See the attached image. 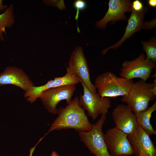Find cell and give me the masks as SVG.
Wrapping results in <instances>:
<instances>
[{
	"label": "cell",
	"mask_w": 156,
	"mask_h": 156,
	"mask_svg": "<svg viewBox=\"0 0 156 156\" xmlns=\"http://www.w3.org/2000/svg\"><path fill=\"white\" fill-rule=\"evenodd\" d=\"M58 116L46 135L53 130L73 129L79 132L90 131L92 124L89 122L85 111L76 96L64 107L58 109Z\"/></svg>",
	"instance_id": "1"
},
{
	"label": "cell",
	"mask_w": 156,
	"mask_h": 156,
	"mask_svg": "<svg viewBox=\"0 0 156 156\" xmlns=\"http://www.w3.org/2000/svg\"><path fill=\"white\" fill-rule=\"evenodd\" d=\"M134 81L117 77L110 71H107L96 78L94 85L98 93L102 97H116L128 94Z\"/></svg>",
	"instance_id": "2"
},
{
	"label": "cell",
	"mask_w": 156,
	"mask_h": 156,
	"mask_svg": "<svg viewBox=\"0 0 156 156\" xmlns=\"http://www.w3.org/2000/svg\"><path fill=\"white\" fill-rule=\"evenodd\" d=\"M155 84V79L153 83L141 79L134 82L128 94L122 96L121 100L126 103L135 114L144 111L156 97V93L153 90Z\"/></svg>",
	"instance_id": "3"
},
{
	"label": "cell",
	"mask_w": 156,
	"mask_h": 156,
	"mask_svg": "<svg viewBox=\"0 0 156 156\" xmlns=\"http://www.w3.org/2000/svg\"><path fill=\"white\" fill-rule=\"evenodd\" d=\"M106 115H101L97 122L92 124L90 131L79 133L81 141L84 144L90 153L96 156H112L107 148L102 131L103 126L106 119Z\"/></svg>",
	"instance_id": "4"
},
{
	"label": "cell",
	"mask_w": 156,
	"mask_h": 156,
	"mask_svg": "<svg viewBox=\"0 0 156 156\" xmlns=\"http://www.w3.org/2000/svg\"><path fill=\"white\" fill-rule=\"evenodd\" d=\"M156 67L155 64L146 59L142 53L134 60L123 62L119 74L120 77L127 79L138 78L146 81Z\"/></svg>",
	"instance_id": "5"
},
{
	"label": "cell",
	"mask_w": 156,
	"mask_h": 156,
	"mask_svg": "<svg viewBox=\"0 0 156 156\" xmlns=\"http://www.w3.org/2000/svg\"><path fill=\"white\" fill-rule=\"evenodd\" d=\"M80 82L83 87V93L80 95L79 103L88 115L95 120L100 115L106 114L111 106L109 98L102 97L97 92L92 93L83 83Z\"/></svg>",
	"instance_id": "6"
},
{
	"label": "cell",
	"mask_w": 156,
	"mask_h": 156,
	"mask_svg": "<svg viewBox=\"0 0 156 156\" xmlns=\"http://www.w3.org/2000/svg\"><path fill=\"white\" fill-rule=\"evenodd\" d=\"M66 69L67 73L75 75L90 91L96 92L95 87L90 80L88 64L81 47L77 46L73 50Z\"/></svg>",
	"instance_id": "7"
},
{
	"label": "cell",
	"mask_w": 156,
	"mask_h": 156,
	"mask_svg": "<svg viewBox=\"0 0 156 156\" xmlns=\"http://www.w3.org/2000/svg\"><path fill=\"white\" fill-rule=\"evenodd\" d=\"M76 90V85H64L48 89L43 92L39 98L45 108L50 113L56 114L58 109L56 106L62 100H65L67 104L72 100Z\"/></svg>",
	"instance_id": "8"
},
{
	"label": "cell",
	"mask_w": 156,
	"mask_h": 156,
	"mask_svg": "<svg viewBox=\"0 0 156 156\" xmlns=\"http://www.w3.org/2000/svg\"><path fill=\"white\" fill-rule=\"evenodd\" d=\"M104 137L112 156H129L134 154L127 134L116 127L107 130Z\"/></svg>",
	"instance_id": "9"
},
{
	"label": "cell",
	"mask_w": 156,
	"mask_h": 156,
	"mask_svg": "<svg viewBox=\"0 0 156 156\" xmlns=\"http://www.w3.org/2000/svg\"><path fill=\"white\" fill-rule=\"evenodd\" d=\"M127 135L135 156H156V148L150 135L139 125L132 133Z\"/></svg>",
	"instance_id": "10"
},
{
	"label": "cell",
	"mask_w": 156,
	"mask_h": 156,
	"mask_svg": "<svg viewBox=\"0 0 156 156\" xmlns=\"http://www.w3.org/2000/svg\"><path fill=\"white\" fill-rule=\"evenodd\" d=\"M108 10L104 17L95 24L96 27L105 29L107 23L111 21L113 24L119 20H126L125 14L131 12V2L129 0H110Z\"/></svg>",
	"instance_id": "11"
},
{
	"label": "cell",
	"mask_w": 156,
	"mask_h": 156,
	"mask_svg": "<svg viewBox=\"0 0 156 156\" xmlns=\"http://www.w3.org/2000/svg\"><path fill=\"white\" fill-rule=\"evenodd\" d=\"M112 115L115 127L127 135L133 133L137 127L135 114L127 105H117Z\"/></svg>",
	"instance_id": "12"
},
{
	"label": "cell",
	"mask_w": 156,
	"mask_h": 156,
	"mask_svg": "<svg viewBox=\"0 0 156 156\" xmlns=\"http://www.w3.org/2000/svg\"><path fill=\"white\" fill-rule=\"evenodd\" d=\"M9 84L18 86L25 92L35 86L22 69L14 66L6 67L0 74V86Z\"/></svg>",
	"instance_id": "13"
},
{
	"label": "cell",
	"mask_w": 156,
	"mask_h": 156,
	"mask_svg": "<svg viewBox=\"0 0 156 156\" xmlns=\"http://www.w3.org/2000/svg\"><path fill=\"white\" fill-rule=\"evenodd\" d=\"M80 82L75 75L67 73L64 76L56 77L53 80L49 81L45 84L40 86H34L28 91L25 92L24 96L27 101L32 103L39 98L40 94L48 89L67 84H76Z\"/></svg>",
	"instance_id": "14"
},
{
	"label": "cell",
	"mask_w": 156,
	"mask_h": 156,
	"mask_svg": "<svg viewBox=\"0 0 156 156\" xmlns=\"http://www.w3.org/2000/svg\"><path fill=\"white\" fill-rule=\"evenodd\" d=\"M148 11V8L145 7L143 10L140 12H135L131 10V14L128 19V23L122 37L114 45L103 49L102 51V54L104 55L110 49H117L134 33L143 29L144 16Z\"/></svg>",
	"instance_id": "15"
},
{
	"label": "cell",
	"mask_w": 156,
	"mask_h": 156,
	"mask_svg": "<svg viewBox=\"0 0 156 156\" xmlns=\"http://www.w3.org/2000/svg\"><path fill=\"white\" fill-rule=\"evenodd\" d=\"M156 110V102L146 110L135 114L137 123L149 135H156V131L150 123L152 114Z\"/></svg>",
	"instance_id": "16"
},
{
	"label": "cell",
	"mask_w": 156,
	"mask_h": 156,
	"mask_svg": "<svg viewBox=\"0 0 156 156\" xmlns=\"http://www.w3.org/2000/svg\"><path fill=\"white\" fill-rule=\"evenodd\" d=\"M13 11V7L11 5L0 14V40L1 41L4 40L3 34H5V28L10 27L14 23Z\"/></svg>",
	"instance_id": "17"
},
{
	"label": "cell",
	"mask_w": 156,
	"mask_h": 156,
	"mask_svg": "<svg viewBox=\"0 0 156 156\" xmlns=\"http://www.w3.org/2000/svg\"><path fill=\"white\" fill-rule=\"evenodd\" d=\"M143 50L146 54V58L155 64L156 62V39L153 37L148 41H141Z\"/></svg>",
	"instance_id": "18"
},
{
	"label": "cell",
	"mask_w": 156,
	"mask_h": 156,
	"mask_svg": "<svg viewBox=\"0 0 156 156\" xmlns=\"http://www.w3.org/2000/svg\"><path fill=\"white\" fill-rule=\"evenodd\" d=\"M73 6L76 10V13L75 18L77 23V20L79 12L85 10L87 7V3L83 0H77L73 3Z\"/></svg>",
	"instance_id": "19"
},
{
	"label": "cell",
	"mask_w": 156,
	"mask_h": 156,
	"mask_svg": "<svg viewBox=\"0 0 156 156\" xmlns=\"http://www.w3.org/2000/svg\"><path fill=\"white\" fill-rule=\"evenodd\" d=\"M143 3L139 0H135L131 3V10L135 12H140L144 8Z\"/></svg>",
	"instance_id": "20"
},
{
	"label": "cell",
	"mask_w": 156,
	"mask_h": 156,
	"mask_svg": "<svg viewBox=\"0 0 156 156\" xmlns=\"http://www.w3.org/2000/svg\"><path fill=\"white\" fill-rule=\"evenodd\" d=\"M156 27V18H153L151 21L144 22L143 29H151Z\"/></svg>",
	"instance_id": "21"
},
{
	"label": "cell",
	"mask_w": 156,
	"mask_h": 156,
	"mask_svg": "<svg viewBox=\"0 0 156 156\" xmlns=\"http://www.w3.org/2000/svg\"><path fill=\"white\" fill-rule=\"evenodd\" d=\"M147 2L148 5L151 7L153 8L156 7V0H148Z\"/></svg>",
	"instance_id": "22"
},
{
	"label": "cell",
	"mask_w": 156,
	"mask_h": 156,
	"mask_svg": "<svg viewBox=\"0 0 156 156\" xmlns=\"http://www.w3.org/2000/svg\"><path fill=\"white\" fill-rule=\"evenodd\" d=\"M39 143L38 142L33 147L31 148L29 151V156H32L33 153L34 151V150L38 144Z\"/></svg>",
	"instance_id": "23"
},
{
	"label": "cell",
	"mask_w": 156,
	"mask_h": 156,
	"mask_svg": "<svg viewBox=\"0 0 156 156\" xmlns=\"http://www.w3.org/2000/svg\"><path fill=\"white\" fill-rule=\"evenodd\" d=\"M6 7V5H3L2 1L0 0V12H2L3 11L5 8Z\"/></svg>",
	"instance_id": "24"
},
{
	"label": "cell",
	"mask_w": 156,
	"mask_h": 156,
	"mask_svg": "<svg viewBox=\"0 0 156 156\" xmlns=\"http://www.w3.org/2000/svg\"><path fill=\"white\" fill-rule=\"evenodd\" d=\"M50 156H61L59 155L55 151H53L51 153Z\"/></svg>",
	"instance_id": "25"
}]
</instances>
